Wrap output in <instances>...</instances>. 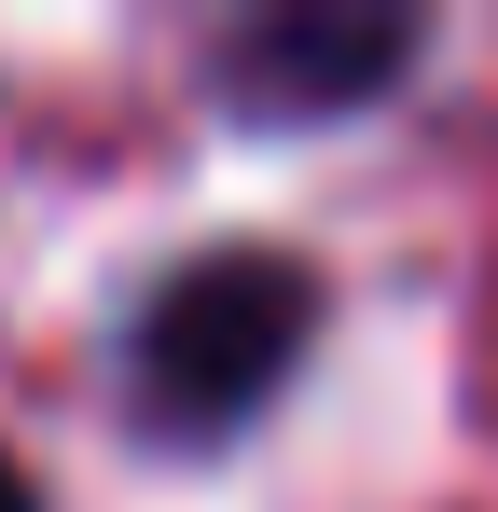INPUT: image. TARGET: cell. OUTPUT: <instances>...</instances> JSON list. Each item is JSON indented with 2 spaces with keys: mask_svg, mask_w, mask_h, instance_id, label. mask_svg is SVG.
Here are the masks:
<instances>
[{
  "mask_svg": "<svg viewBox=\"0 0 498 512\" xmlns=\"http://www.w3.org/2000/svg\"><path fill=\"white\" fill-rule=\"evenodd\" d=\"M0 512H28V471H14V457H0Z\"/></svg>",
  "mask_w": 498,
  "mask_h": 512,
  "instance_id": "3957f363",
  "label": "cell"
},
{
  "mask_svg": "<svg viewBox=\"0 0 498 512\" xmlns=\"http://www.w3.org/2000/svg\"><path fill=\"white\" fill-rule=\"evenodd\" d=\"M402 56H415L402 14H263V28H236V56H222V70H236L249 111L319 125V111H360Z\"/></svg>",
  "mask_w": 498,
  "mask_h": 512,
  "instance_id": "7a4b0ae2",
  "label": "cell"
},
{
  "mask_svg": "<svg viewBox=\"0 0 498 512\" xmlns=\"http://www.w3.org/2000/svg\"><path fill=\"white\" fill-rule=\"evenodd\" d=\"M305 333H319V277H305L291 250H208V263H180L153 305H139V346H125L139 416L153 429H249L277 388H291Z\"/></svg>",
  "mask_w": 498,
  "mask_h": 512,
  "instance_id": "6da1fadb",
  "label": "cell"
}]
</instances>
